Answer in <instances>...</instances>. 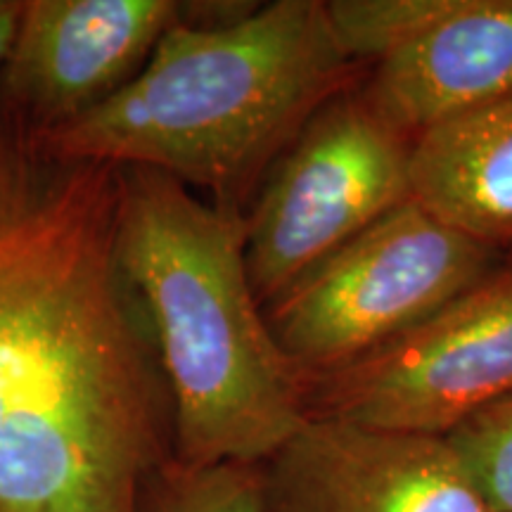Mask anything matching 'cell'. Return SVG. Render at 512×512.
<instances>
[{
	"label": "cell",
	"instance_id": "1",
	"mask_svg": "<svg viewBox=\"0 0 512 512\" xmlns=\"http://www.w3.org/2000/svg\"><path fill=\"white\" fill-rule=\"evenodd\" d=\"M121 166L0 98V512H138L174 403L119 256Z\"/></svg>",
	"mask_w": 512,
	"mask_h": 512
},
{
	"label": "cell",
	"instance_id": "2",
	"mask_svg": "<svg viewBox=\"0 0 512 512\" xmlns=\"http://www.w3.org/2000/svg\"><path fill=\"white\" fill-rule=\"evenodd\" d=\"M354 76L325 0H273L230 27L176 19L136 79L38 133L64 157L162 171L245 216L275 159Z\"/></svg>",
	"mask_w": 512,
	"mask_h": 512
},
{
	"label": "cell",
	"instance_id": "3",
	"mask_svg": "<svg viewBox=\"0 0 512 512\" xmlns=\"http://www.w3.org/2000/svg\"><path fill=\"white\" fill-rule=\"evenodd\" d=\"M119 256L169 384L174 460L264 465L309 413L249 283L245 216L162 171L124 166Z\"/></svg>",
	"mask_w": 512,
	"mask_h": 512
},
{
	"label": "cell",
	"instance_id": "4",
	"mask_svg": "<svg viewBox=\"0 0 512 512\" xmlns=\"http://www.w3.org/2000/svg\"><path fill=\"white\" fill-rule=\"evenodd\" d=\"M505 264L508 254L413 197L264 306V316L306 384L425 325Z\"/></svg>",
	"mask_w": 512,
	"mask_h": 512
},
{
	"label": "cell",
	"instance_id": "5",
	"mask_svg": "<svg viewBox=\"0 0 512 512\" xmlns=\"http://www.w3.org/2000/svg\"><path fill=\"white\" fill-rule=\"evenodd\" d=\"M413 140L361 88L325 102L275 159L245 214L252 290L268 306L389 211L413 200Z\"/></svg>",
	"mask_w": 512,
	"mask_h": 512
},
{
	"label": "cell",
	"instance_id": "6",
	"mask_svg": "<svg viewBox=\"0 0 512 512\" xmlns=\"http://www.w3.org/2000/svg\"><path fill=\"white\" fill-rule=\"evenodd\" d=\"M304 394L309 418L446 437L512 396V268Z\"/></svg>",
	"mask_w": 512,
	"mask_h": 512
},
{
	"label": "cell",
	"instance_id": "7",
	"mask_svg": "<svg viewBox=\"0 0 512 512\" xmlns=\"http://www.w3.org/2000/svg\"><path fill=\"white\" fill-rule=\"evenodd\" d=\"M266 512H491L446 437L309 418L261 465Z\"/></svg>",
	"mask_w": 512,
	"mask_h": 512
},
{
	"label": "cell",
	"instance_id": "8",
	"mask_svg": "<svg viewBox=\"0 0 512 512\" xmlns=\"http://www.w3.org/2000/svg\"><path fill=\"white\" fill-rule=\"evenodd\" d=\"M176 19V0H24L0 98L41 133L69 124L136 79Z\"/></svg>",
	"mask_w": 512,
	"mask_h": 512
},
{
	"label": "cell",
	"instance_id": "9",
	"mask_svg": "<svg viewBox=\"0 0 512 512\" xmlns=\"http://www.w3.org/2000/svg\"><path fill=\"white\" fill-rule=\"evenodd\" d=\"M361 95L415 140L512 95V0H456L425 34L373 64Z\"/></svg>",
	"mask_w": 512,
	"mask_h": 512
},
{
	"label": "cell",
	"instance_id": "10",
	"mask_svg": "<svg viewBox=\"0 0 512 512\" xmlns=\"http://www.w3.org/2000/svg\"><path fill=\"white\" fill-rule=\"evenodd\" d=\"M413 197L472 238L512 254V95L413 140Z\"/></svg>",
	"mask_w": 512,
	"mask_h": 512
},
{
	"label": "cell",
	"instance_id": "11",
	"mask_svg": "<svg viewBox=\"0 0 512 512\" xmlns=\"http://www.w3.org/2000/svg\"><path fill=\"white\" fill-rule=\"evenodd\" d=\"M138 512H266L261 465L190 467L171 458L147 477Z\"/></svg>",
	"mask_w": 512,
	"mask_h": 512
},
{
	"label": "cell",
	"instance_id": "12",
	"mask_svg": "<svg viewBox=\"0 0 512 512\" xmlns=\"http://www.w3.org/2000/svg\"><path fill=\"white\" fill-rule=\"evenodd\" d=\"M344 55L377 64L437 24L456 0H325Z\"/></svg>",
	"mask_w": 512,
	"mask_h": 512
},
{
	"label": "cell",
	"instance_id": "13",
	"mask_svg": "<svg viewBox=\"0 0 512 512\" xmlns=\"http://www.w3.org/2000/svg\"><path fill=\"white\" fill-rule=\"evenodd\" d=\"M446 441L491 512H512V396L470 415Z\"/></svg>",
	"mask_w": 512,
	"mask_h": 512
},
{
	"label": "cell",
	"instance_id": "14",
	"mask_svg": "<svg viewBox=\"0 0 512 512\" xmlns=\"http://www.w3.org/2000/svg\"><path fill=\"white\" fill-rule=\"evenodd\" d=\"M24 0H0V64L12 46V38L17 34L19 17H22Z\"/></svg>",
	"mask_w": 512,
	"mask_h": 512
},
{
	"label": "cell",
	"instance_id": "15",
	"mask_svg": "<svg viewBox=\"0 0 512 512\" xmlns=\"http://www.w3.org/2000/svg\"><path fill=\"white\" fill-rule=\"evenodd\" d=\"M508 266H510V268H512V254H510V256H508Z\"/></svg>",
	"mask_w": 512,
	"mask_h": 512
}]
</instances>
